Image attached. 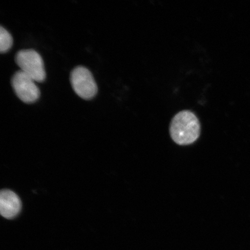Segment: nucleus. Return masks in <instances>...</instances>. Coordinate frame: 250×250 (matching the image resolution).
<instances>
[{"mask_svg": "<svg viewBox=\"0 0 250 250\" xmlns=\"http://www.w3.org/2000/svg\"><path fill=\"white\" fill-rule=\"evenodd\" d=\"M21 203L20 198L10 190H2L0 194V212L2 217L14 218L20 213Z\"/></svg>", "mask_w": 250, "mask_h": 250, "instance_id": "39448f33", "label": "nucleus"}, {"mask_svg": "<svg viewBox=\"0 0 250 250\" xmlns=\"http://www.w3.org/2000/svg\"><path fill=\"white\" fill-rule=\"evenodd\" d=\"M34 81L22 71L19 70L11 79V85L16 95L26 104H31L38 101L40 90Z\"/></svg>", "mask_w": 250, "mask_h": 250, "instance_id": "20e7f679", "label": "nucleus"}, {"mask_svg": "<svg viewBox=\"0 0 250 250\" xmlns=\"http://www.w3.org/2000/svg\"><path fill=\"white\" fill-rule=\"evenodd\" d=\"M72 87L78 96L86 101H89L98 92V87L91 72L87 68L77 66L70 74Z\"/></svg>", "mask_w": 250, "mask_h": 250, "instance_id": "7ed1b4c3", "label": "nucleus"}, {"mask_svg": "<svg viewBox=\"0 0 250 250\" xmlns=\"http://www.w3.org/2000/svg\"><path fill=\"white\" fill-rule=\"evenodd\" d=\"M16 63L21 70L37 83H43L46 79V72L43 59L34 49H23L15 55Z\"/></svg>", "mask_w": 250, "mask_h": 250, "instance_id": "f03ea898", "label": "nucleus"}, {"mask_svg": "<svg viewBox=\"0 0 250 250\" xmlns=\"http://www.w3.org/2000/svg\"><path fill=\"white\" fill-rule=\"evenodd\" d=\"M171 139L177 145L187 146L196 142L201 133V124L193 112L184 110L172 119L170 126Z\"/></svg>", "mask_w": 250, "mask_h": 250, "instance_id": "f257e3e1", "label": "nucleus"}, {"mask_svg": "<svg viewBox=\"0 0 250 250\" xmlns=\"http://www.w3.org/2000/svg\"><path fill=\"white\" fill-rule=\"evenodd\" d=\"M13 38L11 34L2 26L0 27V52L5 54L12 48Z\"/></svg>", "mask_w": 250, "mask_h": 250, "instance_id": "423d86ee", "label": "nucleus"}]
</instances>
